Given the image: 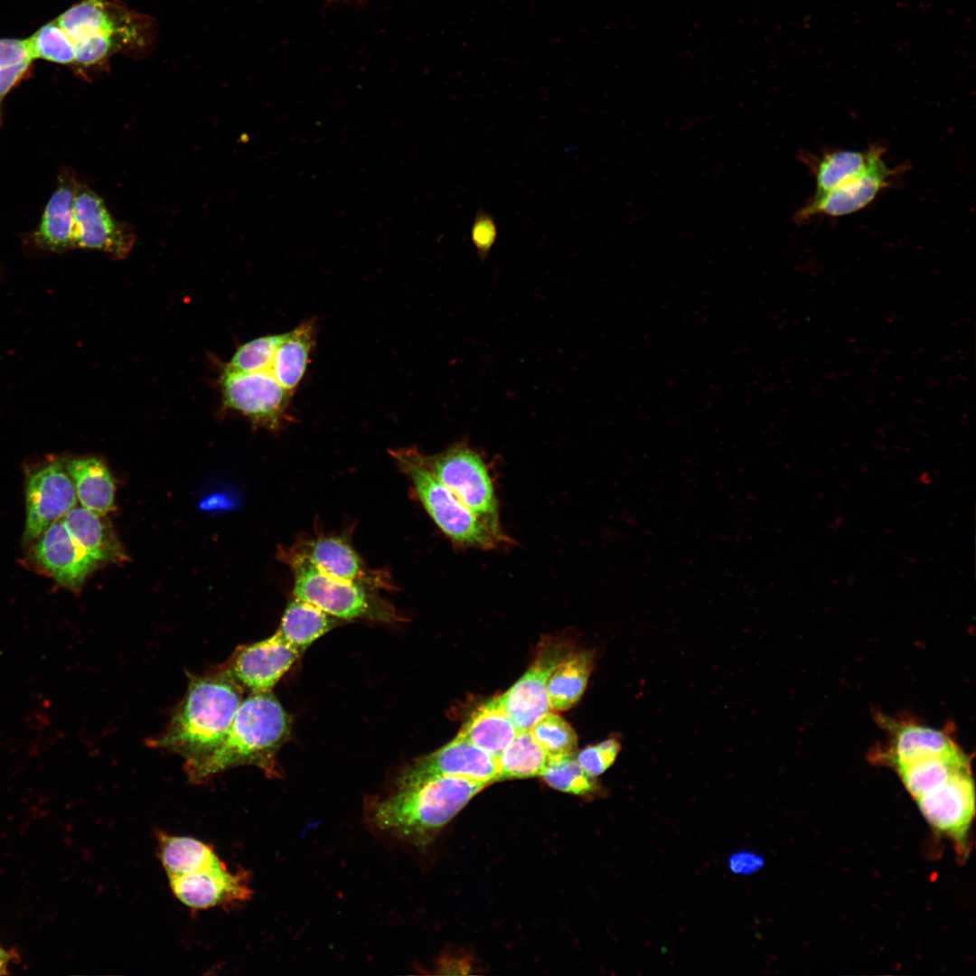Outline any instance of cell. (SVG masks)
<instances>
[{
  "instance_id": "obj_1",
  "label": "cell",
  "mask_w": 976,
  "mask_h": 976,
  "mask_svg": "<svg viewBox=\"0 0 976 976\" xmlns=\"http://www.w3.org/2000/svg\"><path fill=\"white\" fill-rule=\"evenodd\" d=\"M489 784L458 776L434 778L368 798L363 807L364 818L372 830L423 848Z\"/></svg>"
},
{
  "instance_id": "obj_2",
  "label": "cell",
  "mask_w": 976,
  "mask_h": 976,
  "mask_svg": "<svg viewBox=\"0 0 976 976\" xmlns=\"http://www.w3.org/2000/svg\"><path fill=\"white\" fill-rule=\"evenodd\" d=\"M288 714L270 691L242 700L220 744L201 758L184 764L190 781L202 784L227 769L253 765L268 777L279 775L276 755L290 733Z\"/></svg>"
},
{
  "instance_id": "obj_3",
  "label": "cell",
  "mask_w": 976,
  "mask_h": 976,
  "mask_svg": "<svg viewBox=\"0 0 976 976\" xmlns=\"http://www.w3.org/2000/svg\"><path fill=\"white\" fill-rule=\"evenodd\" d=\"M242 702L240 685L222 670L192 675L166 730L154 741L185 763L201 758L222 740Z\"/></svg>"
},
{
  "instance_id": "obj_4",
  "label": "cell",
  "mask_w": 976,
  "mask_h": 976,
  "mask_svg": "<svg viewBox=\"0 0 976 976\" xmlns=\"http://www.w3.org/2000/svg\"><path fill=\"white\" fill-rule=\"evenodd\" d=\"M411 481L415 493L436 526L451 541L465 548L492 549L502 542L427 467L416 449L390 452Z\"/></svg>"
},
{
  "instance_id": "obj_5",
  "label": "cell",
  "mask_w": 976,
  "mask_h": 976,
  "mask_svg": "<svg viewBox=\"0 0 976 976\" xmlns=\"http://www.w3.org/2000/svg\"><path fill=\"white\" fill-rule=\"evenodd\" d=\"M282 557L295 574L294 594L296 598L311 603L342 620L369 618L389 621L395 616L392 608L370 592L368 586L333 577L306 558L288 550H283Z\"/></svg>"
},
{
  "instance_id": "obj_6",
  "label": "cell",
  "mask_w": 976,
  "mask_h": 976,
  "mask_svg": "<svg viewBox=\"0 0 976 976\" xmlns=\"http://www.w3.org/2000/svg\"><path fill=\"white\" fill-rule=\"evenodd\" d=\"M423 455L432 473L502 543L507 542L492 475L482 455L463 442L439 454Z\"/></svg>"
},
{
  "instance_id": "obj_7",
  "label": "cell",
  "mask_w": 976,
  "mask_h": 976,
  "mask_svg": "<svg viewBox=\"0 0 976 976\" xmlns=\"http://www.w3.org/2000/svg\"><path fill=\"white\" fill-rule=\"evenodd\" d=\"M73 43L92 37L110 42L117 52H142L152 42V20L115 0H82L57 19Z\"/></svg>"
},
{
  "instance_id": "obj_8",
  "label": "cell",
  "mask_w": 976,
  "mask_h": 976,
  "mask_svg": "<svg viewBox=\"0 0 976 976\" xmlns=\"http://www.w3.org/2000/svg\"><path fill=\"white\" fill-rule=\"evenodd\" d=\"M869 147L868 163L860 173L822 195L812 196L797 211L795 220L804 221L820 215L841 217L854 213L888 188L905 165L890 168L883 158L885 149L879 145Z\"/></svg>"
},
{
  "instance_id": "obj_9",
  "label": "cell",
  "mask_w": 976,
  "mask_h": 976,
  "mask_svg": "<svg viewBox=\"0 0 976 976\" xmlns=\"http://www.w3.org/2000/svg\"><path fill=\"white\" fill-rule=\"evenodd\" d=\"M221 389L224 403L255 425L276 429L285 420L291 393L269 371L241 372L225 369Z\"/></svg>"
},
{
  "instance_id": "obj_10",
  "label": "cell",
  "mask_w": 976,
  "mask_h": 976,
  "mask_svg": "<svg viewBox=\"0 0 976 976\" xmlns=\"http://www.w3.org/2000/svg\"><path fill=\"white\" fill-rule=\"evenodd\" d=\"M23 541L32 543L77 506L75 487L65 463L52 461L33 471L25 489Z\"/></svg>"
},
{
  "instance_id": "obj_11",
  "label": "cell",
  "mask_w": 976,
  "mask_h": 976,
  "mask_svg": "<svg viewBox=\"0 0 976 976\" xmlns=\"http://www.w3.org/2000/svg\"><path fill=\"white\" fill-rule=\"evenodd\" d=\"M444 776L465 777L492 784L498 781L497 759L456 736L438 750L405 768L395 781V789Z\"/></svg>"
},
{
  "instance_id": "obj_12",
  "label": "cell",
  "mask_w": 976,
  "mask_h": 976,
  "mask_svg": "<svg viewBox=\"0 0 976 976\" xmlns=\"http://www.w3.org/2000/svg\"><path fill=\"white\" fill-rule=\"evenodd\" d=\"M562 642H549L541 646L526 673L498 700L518 730L529 729L549 712L547 685L553 670L571 652Z\"/></svg>"
},
{
  "instance_id": "obj_13",
  "label": "cell",
  "mask_w": 976,
  "mask_h": 976,
  "mask_svg": "<svg viewBox=\"0 0 976 976\" xmlns=\"http://www.w3.org/2000/svg\"><path fill=\"white\" fill-rule=\"evenodd\" d=\"M167 877L174 896L193 910L237 906L252 895L248 874L243 870L230 871L222 860L191 873Z\"/></svg>"
},
{
  "instance_id": "obj_14",
  "label": "cell",
  "mask_w": 976,
  "mask_h": 976,
  "mask_svg": "<svg viewBox=\"0 0 976 976\" xmlns=\"http://www.w3.org/2000/svg\"><path fill=\"white\" fill-rule=\"evenodd\" d=\"M925 820L936 831L962 844L975 814V788L970 768L915 799Z\"/></svg>"
},
{
  "instance_id": "obj_15",
  "label": "cell",
  "mask_w": 976,
  "mask_h": 976,
  "mask_svg": "<svg viewBox=\"0 0 976 976\" xmlns=\"http://www.w3.org/2000/svg\"><path fill=\"white\" fill-rule=\"evenodd\" d=\"M32 559L62 587L79 593L97 562L72 538L62 520L32 542Z\"/></svg>"
},
{
  "instance_id": "obj_16",
  "label": "cell",
  "mask_w": 976,
  "mask_h": 976,
  "mask_svg": "<svg viewBox=\"0 0 976 976\" xmlns=\"http://www.w3.org/2000/svg\"><path fill=\"white\" fill-rule=\"evenodd\" d=\"M301 655L275 633L239 647L222 671L252 692H268Z\"/></svg>"
},
{
  "instance_id": "obj_17",
  "label": "cell",
  "mask_w": 976,
  "mask_h": 976,
  "mask_svg": "<svg viewBox=\"0 0 976 976\" xmlns=\"http://www.w3.org/2000/svg\"><path fill=\"white\" fill-rule=\"evenodd\" d=\"M134 242L130 228L111 216L94 191L79 183L74 204V248L97 249L124 258Z\"/></svg>"
},
{
  "instance_id": "obj_18",
  "label": "cell",
  "mask_w": 976,
  "mask_h": 976,
  "mask_svg": "<svg viewBox=\"0 0 976 976\" xmlns=\"http://www.w3.org/2000/svg\"><path fill=\"white\" fill-rule=\"evenodd\" d=\"M880 723L888 732V740L872 752V758L894 768L960 749L946 730L885 717H881Z\"/></svg>"
},
{
  "instance_id": "obj_19",
  "label": "cell",
  "mask_w": 976,
  "mask_h": 976,
  "mask_svg": "<svg viewBox=\"0 0 976 976\" xmlns=\"http://www.w3.org/2000/svg\"><path fill=\"white\" fill-rule=\"evenodd\" d=\"M288 551L309 560L322 572L343 580L375 587L380 578L371 576L351 545L340 537H320Z\"/></svg>"
},
{
  "instance_id": "obj_20",
  "label": "cell",
  "mask_w": 976,
  "mask_h": 976,
  "mask_svg": "<svg viewBox=\"0 0 976 976\" xmlns=\"http://www.w3.org/2000/svg\"><path fill=\"white\" fill-rule=\"evenodd\" d=\"M78 186L72 174L60 177L33 235L38 247L53 252L74 248V204Z\"/></svg>"
},
{
  "instance_id": "obj_21",
  "label": "cell",
  "mask_w": 976,
  "mask_h": 976,
  "mask_svg": "<svg viewBox=\"0 0 976 976\" xmlns=\"http://www.w3.org/2000/svg\"><path fill=\"white\" fill-rule=\"evenodd\" d=\"M76 542L99 563H121L127 556L104 515L75 506L62 519Z\"/></svg>"
},
{
  "instance_id": "obj_22",
  "label": "cell",
  "mask_w": 976,
  "mask_h": 976,
  "mask_svg": "<svg viewBox=\"0 0 976 976\" xmlns=\"http://www.w3.org/2000/svg\"><path fill=\"white\" fill-rule=\"evenodd\" d=\"M517 731L496 696L474 710L457 736L497 759L512 741Z\"/></svg>"
},
{
  "instance_id": "obj_23",
  "label": "cell",
  "mask_w": 976,
  "mask_h": 976,
  "mask_svg": "<svg viewBox=\"0 0 976 976\" xmlns=\"http://www.w3.org/2000/svg\"><path fill=\"white\" fill-rule=\"evenodd\" d=\"M64 463L82 507L100 515L114 510L115 483L102 460L89 456Z\"/></svg>"
},
{
  "instance_id": "obj_24",
  "label": "cell",
  "mask_w": 976,
  "mask_h": 976,
  "mask_svg": "<svg viewBox=\"0 0 976 976\" xmlns=\"http://www.w3.org/2000/svg\"><path fill=\"white\" fill-rule=\"evenodd\" d=\"M315 340V324L307 320L283 333L270 366L276 380L292 393L300 385L310 361Z\"/></svg>"
},
{
  "instance_id": "obj_25",
  "label": "cell",
  "mask_w": 976,
  "mask_h": 976,
  "mask_svg": "<svg viewBox=\"0 0 976 976\" xmlns=\"http://www.w3.org/2000/svg\"><path fill=\"white\" fill-rule=\"evenodd\" d=\"M338 620L314 605L296 597L286 608L276 633L303 654L316 639L333 629Z\"/></svg>"
},
{
  "instance_id": "obj_26",
  "label": "cell",
  "mask_w": 976,
  "mask_h": 976,
  "mask_svg": "<svg viewBox=\"0 0 976 976\" xmlns=\"http://www.w3.org/2000/svg\"><path fill=\"white\" fill-rule=\"evenodd\" d=\"M590 651L570 652L550 674L547 693L551 709L561 711L573 707L582 697L593 668Z\"/></svg>"
},
{
  "instance_id": "obj_27",
  "label": "cell",
  "mask_w": 976,
  "mask_h": 976,
  "mask_svg": "<svg viewBox=\"0 0 976 976\" xmlns=\"http://www.w3.org/2000/svg\"><path fill=\"white\" fill-rule=\"evenodd\" d=\"M970 768V758L960 748L896 767L906 789L917 799L945 783L955 774Z\"/></svg>"
},
{
  "instance_id": "obj_28",
  "label": "cell",
  "mask_w": 976,
  "mask_h": 976,
  "mask_svg": "<svg viewBox=\"0 0 976 976\" xmlns=\"http://www.w3.org/2000/svg\"><path fill=\"white\" fill-rule=\"evenodd\" d=\"M157 840L159 859L167 876L191 873L221 860L211 845L192 837L160 832Z\"/></svg>"
},
{
  "instance_id": "obj_29",
  "label": "cell",
  "mask_w": 976,
  "mask_h": 976,
  "mask_svg": "<svg viewBox=\"0 0 976 976\" xmlns=\"http://www.w3.org/2000/svg\"><path fill=\"white\" fill-rule=\"evenodd\" d=\"M869 157L870 147L864 151L838 150L821 156H803L815 176L816 191L812 196L822 195L860 173Z\"/></svg>"
},
{
  "instance_id": "obj_30",
  "label": "cell",
  "mask_w": 976,
  "mask_h": 976,
  "mask_svg": "<svg viewBox=\"0 0 976 976\" xmlns=\"http://www.w3.org/2000/svg\"><path fill=\"white\" fill-rule=\"evenodd\" d=\"M549 760L529 729L518 730L497 758L498 781L541 776Z\"/></svg>"
},
{
  "instance_id": "obj_31",
  "label": "cell",
  "mask_w": 976,
  "mask_h": 976,
  "mask_svg": "<svg viewBox=\"0 0 976 976\" xmlns=\"http://www.w3.org/2000/svg\"><path fill=\"white\" fill-rule=\"evenodd\" d=\"M529 730L547 755L549 762L574 756L577 751V736L575 730L556 713L548 712Z\"/></svg>"
},
{
  "instance_id": "obj_32",
  "label": "cell",
  "mask_w": 976,
  "mask_h": 976,
  "mask_svg": "<svg viewBox=\"0 0 976 976\" xmlns=\"http://www.w3.org/2000/svg\"><path fill=\"white\" fill-rule=\"evenodd\" d=\"M26 40L33 59L75 63L74 44L56 20L44 24Z\"/></svg>"
},
{
  "instance_id": "obj_33",
  "label": "cell",
  "mask_w": 976,
  "mask_h": 976,
  "mask_svg": "<svg viewBox=\"0 0 976 976\" xmlns=\"http://www.w3.org/2000/svg\"><path fill=\"white\" fill-rule=\"evenodd\" d=\"M552 788L576 795L595 792L597 784L574 756L550 761L541 775Z\"/></svg>"
},
{
  "instance_id": "obj_34",
  "label": "cell",
  "mask_w": 976,
  "mask_h": 976,
  "mask_svg": "<svg viewBox=\"0 0 976 976\" xmlns=\"http://www.w3.org/2000/svg\"><path fill=\"white\" fill-rule=\"evenodd\" d=\"M33 60L26 39H0V117L5 97L24 77Z\"/></svg>"
},
{
  "instance_id": "obj_35",
  "label": "cell",
  "mask_w": 976,
  "mask_h": 976,
  "mask_svg": "<svg viewBox=\"0 0 976 976\" xmlns=\"http://www.w3.org/2000/svg\"><path fill=\"white\" fill-rule=\"evenodd\" d=\"M282 336L283 333L265 335L242 344L226 369L241 372L269 371Z\"/></svg>"
},
{
  "instance_id": "obj_36",
  "label": "cell",
  "mask_w": 976,
  "mask_h": 976,
  "mask_svg": "<svg viewBox=\"0 0 976 976\" xmlns=\"http://www.w3.org/2000/svg\"><path fill=\"white\" fill-rule=\"evenodd\" d=\"M621 747V742L617 737H610L596 745L587 746L577 754L576 759L589 775L596 778L615 763Z\"/></svg>"
},
{
  "instance_id": "obj_37",
  "label": "cell",
  "mask_w": 976,
  "mask_h": 976,
  "mask_svg": "<svg viewBox=\"0 0 976 976\" xmlns=\"http://www.w3.org/2000/svg\"><path fill=\"white\" fill-rule=\"evenodd\" d=\"M498 236L494 218L484 210H478L471 226V240L479 258L483 261L489 255Z\"/></svg>"
},
{
  "instance_id": "obj_38",
  "label": "cell",
  "mask_w": 976,
  "mask_h": 976,
  "mask_svg": "<svg viewBox=\"0 0 976 976\" xmlns=\"http://www.w3.org/2000/svg\"><path fill=\"white\" fill-rule=\"evenodd\" d=\"M764 864V859L751 852H738L729 859V868L737 874H752Z\"/></svg>"
},
{
  "instance_id": "obj_39",
  "label": "cell",
  "mask_w": 976,
  "mask_h": 976,
  "mask_svg": "<svg viewBox=\"0 0 976 976\" xmlns=\"http://www.w3.org/2000/svg\"><path fill=\"white\" fill-rule=\"evenodd\" d=\"M9 956L8 953L0 947V974L6 973V967L8 964Z\"/></svg>"
}]
</instances>
